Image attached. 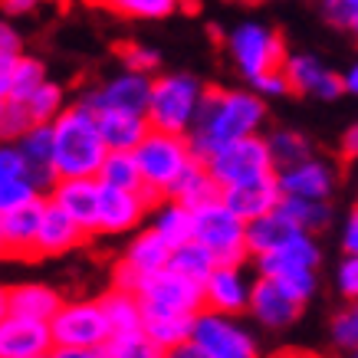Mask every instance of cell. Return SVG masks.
Here are the masks:
<instances>
[{
  "instance_id": "obj_23",
  "label": "cell",
  "mask_w": 358,
  "mask_h": 358,
  "mask_svg": "<svg viewBox=\"0 0 358 358\" xmlns=\"http://www.w3.org/2000/svg\"><path fill=\"white\" fill-rule=\"evenodd\" d=\"M20 148V158L27 164V178L33 185L50 194V187L59 181L56 178V164H53V125H33L13 141Z\"/></svg>"
},
{
  "instance_id": "obj_6",
  "label": "cell",
  "mask_w": 358,
  "mask_h": 358,
  "mask_svg": "<svg viewBox=\"0 0 358 358\" xmlns=\"http://www.w3.org/2000/svg\"><path fill=\"white\" fill-rule=\"evenodd\" d=\"M194 240H201L217 263H247L250 243H247V220L234 214L224 201L204 204L194 210Z\"/></svg>"
},
{
  "instance_id": "obj_62",
  "label": "cell",
  "mask_w": 358,
  "mask_h": 358,
  "mask_svg": "<svg viewBox=\"0 0 358 358\" xmlns=\"http://www.w3.org/2000/svg\"><path fill=\"white\" fill-rule=\"evenodd\" d=\"M237 3H250V0H237Z\"/></svg>"
},
{
  "instance_id": "obj_27",
  "label": "cell",
  "mask_w": 358,
  "mask_h": 358,
  "mask_svg": "<svg viewBox=\"0 0 358 358\" xmlns=\"http://www.w3.org/2000/svg\"><path fill=\"white\" fill-rule=\"evenodd\" d=\"M299 227H296V220L276 207L270 214H263L257 220H247V243H250V257H263V253H270V250L282 247L289 237H296Z\"/></svg>"
},
{
  "instance_id": "obj_50",
  "label": "cell",
  "mask_w": 358,
  "mask_h": 358,
  "mask_svg": "<svg viewBox=\"0 0 358 358\" xmlns=\"http://www.w3.org/2000/svg\"><path fill=\"white\" fill-rule=\"evenodd\" d=\"M50 358H109L106 348H86V345H53Z\"/></svg>"
},
{
  "instance_id": "obj_58",
  "label": "cell",
  "mask_w": 358,
  "mask_h": 358,
  "mask_svg": "<svg viewBox=\"0 0 358 358\" xmlns=\"http://www.w3.org/2000/svg\"><path fill=\"white\" fill-rule=\"evenodd\" d=\"M348 309H352V315H355V322H358V299L355 303H348Z\"/></svg>"
},
{
  "instance_id": "obj_25",
  "label": "cell",
  "mask_w": 358,
  "mask_h": 358,
  "mask_svg": "<svg viewBox=\"0 0 358 358\" xmlns=\"http://www.w3.org/2000/svg\"><path fill=\"white\" fill-rule=\"evenodd\" d=\"M99 131L109 145V152H135L145 135L152 131V122L145 112H122V109H106L99 112Z\"/></svg>"
},
{
  "instance_id": "obj_52",
  "label": "cell",
  "mask_w": 358,
  "mask_h": 358,
  "mask_svg": "<svg viewBox=\"0 0 358 358\" xmlns=\"http://www.w3.org/2000/svg\"><path fill=\"white\" fill-rule=\"evenodd\" d=\"M342 155L345 158H358V122H352L342 135Z\"/></svg>"
},
{
  "instance_id": "obj_38",
  "label": "cell",
  "mask_w": 358,
  "mask_h": 358,
  "mask_svg": "<svg viewBox=\"0 0 358 358\" xmlns=\"http://www.w3.org/2000/svg\"><path fill=\"white\" fill-rule=\"evenodd\" d=\"M27 109H30V115H33V122H36V125H50V122H53L56 115L66 109L63 89L46 79L43 86H40L30 99H27Z\"/></svg>"
},
{
  "instance_id": "obj_3",
  "label": "cell",
  "mask_w": 358,
  "mask_h": 358,
  "mask_svg": "<svg viewBox=\"0 0 358 358\" xmlns=\"http://www.w3.org/2000/svg\"><path fill=\"white\" fill-rule=\"evenodd\" d=\"M207 86L191 73H162L152 83V102H148V122L158 131L187 135L194 125Z\"/></svg>"
},
{
  "instance_id": "obj_54",
  "label": "cell",
  "mask_w": 358,
  "mask_h": 358,
  "mask_svg": "<svg viewBox=\"0 0 358 358\" xmlns=\"http://www.w3.org/2000/svg\"><path fill=\"white\" fill-rule=\"evenodd\" d=\"M164 358H207V355L194 345V342H185V345H178V348H168Z\"/></svg>"
},
{
  "instance_id": "obj_28",
  "label": "cell",
  "mask_w": 358,
  "mask_h": 358,
  "mask_svg": "<svg viewBox=\"0 0 358 358\" xmlns=\"http://www.w3.org/2000/svg\"><path fill=\"white\" fill-rule=\"evenodd\" d=\"M168 197H174V201H181L185 207L197 210V207L220 201V185H217V178L207 171V164L197 158V162L187 164L185 174H181V178H178V181L171 185Z\"/></svg>"
},
{
  "instance_id": "obj_61",
  "label": "cell",
  "mask_w": 358,
  "mask_h": 358,
  "mask_svg": "<svg viewBox=\"0 0 358 358\" xmlns=\"http://www.w3.org/2000/svg\"><path fill=\"white\" fill-rule=\"evenodd\" d=\"M92 3H106V0H92Z\"/></svg>"
},
{
  "instance_id": "obj_32",
  "label": "cell",
  "mask_w": 358,
  "mask_h": 358,
  "mask_svg": "<svg viewBox=\"0 0 358 358\" xmlns=\"http://www.w3.org/2000/svg\"><path fill=\"white\" fill-rule=\"evenodd\" d=\"M171 270H178L181 276H187V280H194L204 286V280L214 273V266H217V257L210 253V250L201 243V240H187V243H181V247H174L171 253V263H168Z\"/></svg>"
},
{
  "instance_id": "obj_33",
  "label": "cell",
  "mask_w": 358,
  "mask_h": 358,
  "mask_svg": "<svg viewBox=\"0 0 358 358\" xmlns=\"http://www.w3.org/2000/svg\"><path fill=\"white\" fill-rule=\"evenodd\" d=\"M280 207L296 220V227L306 234H322L332 224V201H315V197H282Z\"/></svg>"
},
{
  "instance_id": "obj_55",
  "label": "cell",
  "mask_w": 358,
  "mask_h": 358,
  "mask_svg": "<svg viewBox=\"0 0 358 358\" xmlns=\"http://www.w3.org/2000/svg\"><path fill=\"white\" fill-rule=\"evenodd\" d=\"M342 83H345V92H348V96L358 99V56L352 59V66H348L345 73H342Z\"/></svg>"
},
{
  "instance_id": "obj_39",
  "label": "cell",
  "mask_w": 358,
  "mask_h": 358,
  "mask_svg": "<svg viewBox=\"0 0 358 358\" xmlns=\"http://www.w3.org/2000/svg\"><path fill=\"white\" fill-rule=\"evenodd\" d=\"M46 83V66L36 59V56H20V63H17V73H13V89H10V99H27L36 92V89Z\"/></svg>"
},
{
  "instance_id": "obj_18",
  "label": "cell",
  "mask_w": 358,
  "mask_h": 358,
  "mask_svg": "<svg viewBox=\"0 0 358 358\" xmlns=\"http://www.w3.org/2000/svg\"><path fill=\"white\" fill-rule=\"evenodd\" d=\"M250 315L257 319V326L270 329V332H282L303 315V303L293 299L276 280L257 276L253 296H250Z\"/></svg>"
},
{
  "instance_id": "obj_48",
  "label": "cell",
  "mask_w": 358,
  "mask_h": 358,
  "mask_svg": "<svg viewBox=\"0 0 358 358\" xmlns=\"http://www.w3.org/2000/svg\"><path fill=\"white\" fill-rule=\"evenodd\" d=\"M338 243H342V253H352L358 257V207L342 220V230H338Z\"/></svg>"
},
{
  "instance_id": "obj_4",
  "label": "cell",
  "mask_w": 358,
  "mask_h": 358,
  "mask_svg": "<svg viewBox=\"0 0 358 358\" xmlns=\"http://www.w3.org/2000/svg\"><path fill=\"white\" fill-rule=\"evenodd\" d=\"M135 158H138L145 187L155 191L158 197H168L171 185L185 174L187 164L197 162L187 135H174V131H158V129L145 135V141L135 148Z\"/></svg>"
},
{
  "instance_id": "obj_17",
  "label": "cell",
  "mask_w": 358,
  "mask_h": 358,
  "mask_svg": "<svg viewBox=\"0 0 358 358\" xmlns=\"http://www.w3.org/2000/svg\"><path fill=\"white\" fill-rule=\"evenodd\" d=\"M286 76H289V86L299 96L309 99H322V102H332V99L345 96V83H342V73H336L332 66H326L319 56L313 53H293L286 59Z\"/></svg>"
},
{
  "instance_id": "obj_46",
  "label": "cell",
  "mask_w": 358,
  "mask_h": 358,
  "mask_svg": "<svg viewBox=\"0 0 358 358\" xmlns=\"http://www.w3.org/2000/svg\"><path fill=\"white\" fill-rule=\"evenodd\" d=\"M27 164L20 158V148L13 141H0V185H7L13 178H23Z\"/></svg>"
},
{
  "instance_id": "obj_30",
  "label": "cell",
  "mask_w": 358,
  "mask_h": 358,
  "mask_svg": "<svg viewBox=\"0 0 358 358\" xmlns=\"http://www.w3.org/2000/svg\"><path fill=\"white\" fill-rule=\"evenodd\" d=\"M63 306V296L56 293L53 286L46 282H20V286H10V313L20 315H33V319H53Z\"/></svg>"
},
{
  "instance_id": "obj_22",
  "label": "cell",
  "mask_w": 358,
  "mask_h": 358,
  "mask_svg": "<svg viewBox=\"0 0 358 358\" xmlns=\"http://www.w3.org/2000/svg\"><path fill=\"white\" fill-rule=\"evenodd\" d=\"M50 197L36 194L27 204L13 207L3 214V243H7V257H20V260H33L36 250V234L43 224V210Z\"/></svg>"
},
{
  "instance_id": "obj_29",
  "label": "cell",
  "mask_w": 358,
  "mask_h": 358,
  "mask_svg": "<svg viewBox=\"0 0 358 358\" xmlns=\"http://www.w3.org/2000/svg\"><path fill=\"white\" fill-rule=\"evenodd\" d=\"M148 217H152L148 227L158 230L171 247H181V243H187V240L194 237V210L185 207L181 201H174V197H162V201L152 207Z\"/></svg>"
},
{
  "instance_id": "obj_45",
  "label": "cell",
  "mask_w": 358,
  "mask_h": 358,
  "mask_svg": "<svg viewBox=\"0 0 358 358\" xmlns=\"http://www.w3.org/2000/svg\"><path fill=\"white\" fill-rule=\"evenodd\" d=\"M122 63H125V69H131V73H148V76H152L155 69H158V63H162V56H158V50H152V46L129 43L122 50Z\"/></svg>"
},
{
  "instance_id": "obj_5",
  "label": "cell",
  "mask_w": 358,
  "mask_h": 358,
  "mask_svg": "<svg viewBox=\"0 0 358 358\" xmlns=\"http://www.w3.org/2000/svg\"><path fill=\"white\" fill-rule=\"evenodd\" d=\"M227 53L237 66V73L243 79H257L270 69H282L289 53H286V40L280 33L257 20H243L237 23L227 36Z\"/></svg>"
},
{
  "instance_id": "obj_44",
  "label": "cell",
  "mask_w": 358,
  "mask_h": 358,
  "mask_svg": "<svg viewBox=\"0 0 358 358\" xmlns=\"http://www.w3.org/2000/svg\"><path fill=\"white\" fill-rule=\"evenodd\" d=\"M250 89L263 99H282V96L293 92L289 76H286V66H282V69H270V73H263V76H257V79H250Z\"/></svg>"
},
{
  "instance_id": "obj_35",
  "label": "cell",
  "mask_w": 358,
  "mask_h": 358,
  "mask_svg": "<svg viewBox=\"0 0 358 358\" xmlns=\"http://www.w3.org/2000/svg\"><path fill=\"white\" fill-rule=\"evenodd\" d=\"M266 141H270V155H273L276 171H280V168H289V164H296V162H306L309 155H315L313 141L296 129H276L266 135Z\"/></svg>"
},
{
  "instance_id": "obj_16",
  "label": "cell",
  "mask_w": 358,
  "mask_h": 358,
  "mask_svg": "<svg viewBox=\"0 0 358 358\" xmlns=\"http://www.w3.org/2000/svg\"><path fill=\"white\" fill-rule=\"evenodd\" d=\"M53 352V332L46 319L10 313L0 322V358H40Z\"/></svg>"
},
{
  "instance_id": "obj_34",
  "label": "cell",
  "mask_w": 358,
  "mask_h": 358,
  "mask_svg": "<svg viewBox=\"0 0 358 358\" xmlns=\"http://www.w3.org/2000/svg\"><path fill=\"white\" fill-rule=\"evenodd\" d=\"M99 181L112 187H125V191H145V178H141L138 158L135 152H109L106 162L99 168Z\"/></svg>"
},
{
  "instance_id": "obj_8",
  "label": "cell",
  "mask_w": 358,
  "mask_h": 358,
  "mask_svg": "<svg viewBox=\"0 0 358 358\" xmlns=\"http://www.w3.org/2000/svg\"><path fill=\"white\" fill-rule=\"evenodd\" d=\"M204 164H207V171L217 178L220 187L237 185V181H250V178H263V174L276 171L266 135H247V138L230 141V145L217 148L214 155H207Z\"/></svg>"
},
{
  "instance_id": "obj_9",
  "label": "cell",
  "mask_w": 358,
  "mask_h": 358,
  "mask_svg": "<svg viewBox=\"0 0 358 358\" xmlns=\"http://www.w3.org/2000/svg\"><path fill=\"white\" fill-rule=\"evenodd\" d=\"M53 345H86L102 348L112 338L109 315L102 309V299H73L63 303L59 313L50 319Z\"/></svg>"
},
{
  "instance_id": "obj_63",
  "label": "cell",
  "mask_w": 358,
  "mask_h": 358,
  "mask_svg": "<svg viewBox=\"0 0 358 358\" xmlns=\"http://www.w3.org/2000/svg\"><path fill=\"white\" fill-rule=\"evenodd\" d=\"M40 358H50V355H40Z\"/></svg>"
},
{
  "instance_id": "obj_13",
  "label": "cell",
  "mask_w": 358,
  "mask_h": 358,
  "mask_svg": "<svg viewBox=\"0 0 358 358\" xmlns=\"http://www.w3.org/2000/svg\"><path fill=\"white\" fill-rule=\"evenodd\" d=\"M152 83H155V76H148V73H131V69H122L119 76H112V79H106L102 86L89 89L79 102H83L86 109H92L96 115L99 112H106V109L145 112V115H148Z\"/></svg>"
},
{
  "instance_id": "obj_37",
  "label": "cell",
  "mask_w": 358,
  "mask_h": 358,
  "mask_svg": "<svg viewBox=\"0 0 358 358\" xmlns=\"http://www.w3.org/2000/svg\"><path fill=\"white\" fill-rule=\"evenodd\" d=\"M187 0H106V7L131 20H164L185 7Z\"/></svg>"
},
{
  "instance_id": "obj_41",
  "label": "cell",
  "mask_w": 358,
  "mask_h": 358,
  "mask_svg": "<svg viewBox=\"0 0 358 358\" xmlns=\"http://www.w3.org/2000/svg\"><path fill=\"white\" fill-rule=\"evenodd\" d=\"M329 338H332V345H336L342 355L358 348V322H355V315H352L348 306L332 315V322H329Z\"/></svg>"
},
{
  "instance_id": "obj_15",
  "label": "cell",
  "mask_w": 358,
  "mask_h": 358,
  "mask_svg": "<svg viewBox=\"0 0 358 358\" xmlns=\"http://www.w3.org/2000/svg\"><path fill=\"white\" fill-rule=\"evenodd\" d=\"M282 197H315V201H332L338 187V171L329 158L309 155L306 162H296L289 168L276 171Z\"/></svg>"
},
{
  "instance_id": "obj_2",
  "label": "cell",
  "mask_w": 358,
  "mask_h": 358,
  "mask_svg": "<svg viewBox=\"0 0 358 358\" xmlns=\"http://www.w3.org/2000/svg\"><path fill=\"white\" fill-rule=\"evenodd\" d=\"M53 164L56 178H99L109 145L99 131V115L83 102L66 106L53 122Z\"/></svg>"
},
{
  "instance_id": "obj_10",
  "label": "cell",
  "mask_w": 358,
  "mask_h": 358,
  "mask_svg": "<svg viewBox=\"0 0 358 358\" xmlns=\"http://www.w3.org/2000/svg\"><path fill=\"white\" fill-rule=\"evenodd\" d=\"M162 197L155 191H125V187H112L99 181V234H131L141 220L152 214V207Z\"/></svg>"
},
{
  "instance_id": "obj_11",
  "label": "cell",
  "mask_w": 358,
  "mask_h": 358,
  "mask_svg": "<svg viewBox=\"0 0 358 358\" xmlns=\"http://www.w3.org/2000/svg\"><path fill=\"white\" fill-rule=\"evenodd\" d=\"M171 253H174V247L158 230H152V227L138 230V234L125 243V253H122V260L115 263V270H112V286L135 289V282H138L141 276L164 270V266L171 263Z\"/></svg>"
},
{
  "instance_id": "obj_47",
  "label": "cell",
  "mask_w": 358,
  "mask_h": 358,
  "mask_svg": "<svg viewBox=\"0 0 358 358\" xmlns=\"http://www.w3.org/2000/svg\"><path fill=\"white\" fill-rule=\"evenodd\" d=\"M319 10H322V17H326L332 27L345 30L348 20L358 13V0H319Z\"/></svg>"
},
{
  "instance_id": "obj_51",
  "label": "cell",
  "mask_w": 358,
  "mask_h": 358,
  "mask_svg": "<svg viewBox=\"0 0 358 358\" xmlns=\"http://www.w3.org/2000/svg\"><path fill=\"white\" fill-rule=\"evenodd\" d=\"M0 53H23V36L7 20H0Z\"/></svg>"
},
{
  "instance_id": "obj_59",
  "label": "cell",
  "mask_w": 358,
  "mask_h": 358,
  "mask_svg": "<svg viewBox=\"0 0 358 358\" xmlns=\"http://www.w3.org/2000/svg\"><path fill=\"white\" fill-rule=\"evenodd\" d=\"M3 106H7V99H0V122H3Z\"/></svg>"
},
{
  "instance_id": "obj_36",
  "label": "cell",
  "mask_w": 358,
  "mask_h": 358,
  "mask_svg": "<svg viewBox=\"0 0 358 358\" xmlns=\"http://www.w3.org/2000/svg\"><path fill=\"white\" fill-rule=\"evenodd\" d=\"M102 348H106V355L109 358H164V348L158 345L145 329L112 332V338Z\"/></svg>"
},
{
  "instance_id": "obj_14",
  "label": "cell",
  "mask_w": 358,
  "mask_h": 358,
  "mask_svg": "<svg viewBox=\"0 0 358 358\" xmlns=\"http://www.w3.org/2000/svg\"><path fill=\"white\" fill-rule=\"evenodd\" d=\"M253 282H257V276H250L243 270V263H217L214 273L204 280V309L227 315L250 313Z\"/></svg>"
},
{
  "instance_id": "obj_40",
  "label": "cell",
  "mask_w": 358,
  "mask_h": 358,
  "mask_svg": "<svg viewBox=\"0 0 358 358\" xmlns=\"http://www.w3.org/2000/svg\"><path fill=\"white\" fill-rule=\"evenodd\" d=\"M33 125H36V122H33L27 102L7 99V106H3V122H0V141H17L23 131L33 129Z\"/></svg>"
},
{
  "instance_id": "obj_31",
  "label": "cell",
  "mask_w": 358,
  "mask_h": 358,
  "mask_svg": "<svg viewBox=\"0 0 358 358\" xmlns=\"http://www.w3.org/2000/svg\"><path fill=\"white\" fill-rule=\"evenodd\" d=\"M99 299H102V309H106V315H109L112 332H131V329H141L145 303L138 299V293L122 289V286H112V289H106Z\"/></svg>"
},
{
  "instance_id": "obj_1",
  "label": "cell",
  "mask_w": 358,
  "mask_h": 358,
  "mask_svg": "<svg viewBox=\"0 0 358 358\" xmlns=\"http://www.w3.org/2000/svg\"><path fill=\"white\" fill-rule=\"evenodd\" d=\"M266 122V99L253 89H210L207 86L187 141L194 155L204 162L207 155L247 135H260Z\"/></svg>"
},
{
  "instance_id": "obj_26",
  "label": "cell",
  "mask_w": 358,
  "mask_h": 358,
  "mask_svg": "<svg viewBox=\"0 0 358 358\" xmlns=\"http://www.w3.org/2000/svg\"><path fill=\"white\" fill-rule=\"evenodd\" d=\"M141 329H145V332L168 352V348H178V345H185V342H191L194 315L178 313V309H162V306H145Z\"/></svg>"
},
{
  "instance_id": "obj_20",
  "label": "cell",
  "mask_w": 358,
  "mask_h": 358,
  "mask_svg": "<svg viewBox=\"0 0 358 358\" xmlns=\"http://www.w3.org/2000/svg\"><path fill=\"white\" fill-rule=\"evenodd\" d=\"M46 197L73 214L89 237L99 234V178H59Z\"/></svg>"
},
{
  "instance_id": "obj_57",
  "label": "cell",
  "mask_w": 358,
  "mask_h": 358,
  "mask_svg": "<svg viewBox=\"0 0 358 358\" xmlns=\"http://www.w3.org/2000/svg\"><path fill=\"white\" fill-rule=\"evenodd\" d=\"M0 257H7V243H3V214H0Z\"/></svg>"
},
{
  "instance_id": "obj_21",
  "label": "cell",
  "mask_w": 358,
  "mask_h": 358,
  "mask_svg": "<svg viewBox=\"0 0 358 358\" xmlns=\"http://www.w3.org/2000/svg\"><path fill=\"white\" fill-rule=\"evenodd\" d=\"M83 240H89V234L79 227V220L73 217V214H66L56 201H46L43 224H40V234H36V250H33V260L69 253V250L79 247Z\"/></svg>"
},
{
  "instance_id": "obj_43",
  "label": "cell",
  "mask_w": 358,
  "mask_h": 358,
  "mask_svg": "<svg viewBox=\"0 0 358 358\" xmlns=\"http://www.w3.org/2000/svg\"><path fill=\"white\" fill-rule=\"evenodd\" d=\"M336 293L345 303L358 299V257H352V253H342V260L336 266Z\"/></svg>"
},
{
  "instance_id": "obj_49",
  "label": "cell",
  "mask_w": 358,
  "mask_h": 358,
  "mask_svg": "<svg viewBox=\"0 0 358 358\" xmlns=\"http://www.w3.org/2000/svg\"><path fill=\"white\" fill-rule=\"evenodd\" d=\"M23 56V53H20ZM17 53H0V99H10L13 89V73H17V63H20Z\"/></svg>"
},
{
  "instance_id": "obj_42",
  "label": "cell",
  "mask_w": 358,
  "mask_h": 358,
  "mask_svg": "<svg viewBox=\"0 0 358 358\" xmlns=\"http://www.w3.org/2000/svg\"><path fill=\"white\" fill-rule=\"evenodd\" d=\"M36 194H43V191L33 185L27 174H23V178H13V181H7V185H0V214H7V210H13V207L27 204V201H33Z\"/></svg>"
},
{
  "instance_id": "obj_56",
  "label": "cell",
  "mask_w": 358,
  "mask_h": 358,
  "mask_svg": "<svg viewBox=\"0 0 358 358\" xmlns=\"http://www.w3.org/2000/svg\"><path fill=\"white\" fill-rule=\"evenodd\" d=\"M10 315V286H0V322Z\"/></svg>"
},
{
  "instance_id": "obj_19",
  "label": "cell",
  "mask_w": 358,
  "mask_h": 358,
  "mask_svg": "<svg viewBox=\"0 0 358 358\" xmlns=\"http://www.w3.org/2000/svg\"><path fill=\"white\" fill-rule=\"evenodd\" d=\"M220 201L240 214L243 220H257L263 214L276 210L282 201L280 181H276V171L263 174V178H250V181H237V185L220 187Z\"/></svg>"
},
{
  "instance_id": "obj_12",
  "label": "cell",
  "mask_w": 358,
  "mask_h": 358,
  "mask_svg": "<svg viewBox=\"0 0 358 358\" xmlns=\"http://www.w3.org/2000/svg\"><path fill=\"white\" fill-rule=\"evenodd\" d=\"M131 293H138V299L145 306H162V309H178V313H191V315L204 309V286L181 276L171 266L141 276Z\"/></svg>"
},
{
  "instance_id": "obj_60",
  "label": "cell",
  "mask_w": 358,
  "mask_h": 358,
  "mask_svg": "<svg viewBox=\"0 0 358 358\" xmlns=\"http://www.w3.org/2000/svg\"><path fill=\"white\" fill-rule=\"evenodd\" d=\"M345 358H358V348H355V352H345Z\"/></svg>"
},
{
  "instance_id": "obj_53",
  "label": "cell",
  "mask_w": 358,
  "mask_h": 358,
  "mask_svg": "<svg viewBox=\"0 0 358 358\" xmlns=\"http://www.w3.org/2000/svg\"><path fill=\"white\" fill-rule=\"evenodd\" d=\"M36 3H40V0H0L3 13H10V17H17V13H30Z\"/></svg>"
},
{
  "instance_id": "obj_7",
  "label": "cell",
  "mask_w": 358,
  "mask_h": 358,
  "mask_svg": "<svg viewBox=\"0 0 358 358\" xmlns=\"http://www.w3.org/2000/svg\"><path fill=\"white\" fill-rule=\"evenodd\" d=\"M191 342L207 358H260V342L240 322V315L214 313V309H201L194 315Z\"/></svg>"
},
{
  "instance_id": "obj_24",
  "label": "cell",
  "mask_w": 358,
  "mask_h": 358,
  "mask_svg": "<svg viewBox=\"0 0 358 358\" xmlns=\"http://www.w3.org/2000/svg\"><path fill=\"white\" fill-rule=\"evenodd\" d=\"M253 260H257V276H276V273L296 270V266H315V270H319L322 247H319L315 234L299 230V234L289 237L282 247L270 250V253H263V257H253Z\"/></svg>"
}]
</instances>
